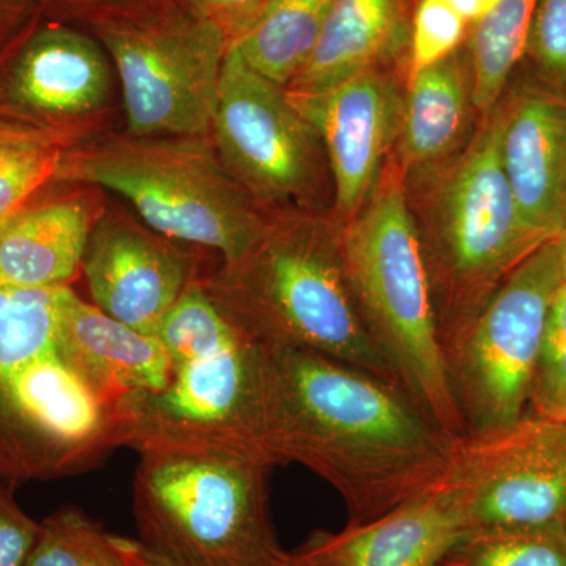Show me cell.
I'll use <instances>...</instances> for the list:
<instances>
[{"label":"cell","mask_w":566,"mask_h":566,"mask_svg":"<svg viewBox=\"0 0 566 566\" xmlns=\"http://www.w3.org/2000/svg\"><path fill=\"white\" fill-rule=\"evenodd\" d=\"M281 566H333L326 564V562L319 560L318 557L312 556L307 551H304L303 547L294 551V553H286L285 558H283Z\"/></svg>","instance_id":"obj_38"},{"label":"cell","mask_w":566,"mask_h":566,"mask_svg":"<svg viewBox=\"0 0 566 566\" xmlns=\"http://www.w3.org/2000/svg\"><path fill=\"white\" fill-rule=\"evenodd\" d=\"M505 115L472 142L446 180L424 252L444 354L542 241L527 229L502 159Z\"/></svg>","instance_id":"obj_6"},{"label":"cell","mask_w":566,"mask_h":566,"mask_svg":"<svg viewBox=\"0 0 566 566\" xmlns=\"http://www.w3.org/2000/svg\"><path fill=\"white\" fill-rule=\"evenodd\" d=\"M526 55L546 80L566 88V0H536Z\"/></svg>","instance_id":"obj_31"},{"label":"cell","mask_w":566,"mask_h":566,"mask_svg":"<svg viewBox=\"0 0 566 566\" xmlns=\"http://www.w3.org/2000/svg\"><path fill=\"white\" fill-rule=\"evenodd\" d=\"M57 354L115 409L129 398L158 392L172 379V364L158 338L111 318L71 286L63 294Z\"/></svg>","instance_id":"obj_16"},{"label":"cell","mask_w":566,"mask_h":566,"mask_svg":"<svg viewBox=\"0 0 566 566\" xmlns=\"http://www.w3.org/2000/svg\"><path fill=\"white\" fill-rule=\"evenodd\" d=\"M290 98L324 145L338 216L352 221L374 196L387 151L400 136L405 99L397 84L374 69L331 91Z\"/></svg>","instance_id":"obj_14"},{"label":"cell","mask_w":566,"mask_h":566,"mask_svg":"<svg viewBox=\"0 0 566 566\" xmlns=\"http://www.w3.org/2000/svg\"><path fill=\"white\" fill-rule=\"evenodd\" d=\"M41 0H0V59L43 20Z\"/></svg>","instance_id":"obj_34"},{"label":"cell","mask_w":566,"mask_h":566,"mask_svg":"<svg viewBox=\"0 0 566 566\" xmlns=\"http://www.w3.org/2000/svg\"><path fill=\"white\" fill-rule=\"evenodd\" d=\"M439 486L471 532L566 521V420L527 411L460 439Z\"/></svg>","instance_id":"obj_11"},{"label":"cell","mask_w":566,"mask_h":566,"mask_svg":"<svg viewBox=\"0 0 566 566\" xmlns=\"http://www.w3.org/2000/svg\"><path fill=\"white\" fill-rule=\"evenodd\" d=\"M25 566H126L112 534L77 506L59 509L41 521L39 542Z\"/></svg>","instance_id":"obj_28"},{"label":"cell","mask_w":566,"mask_h":566,"mask_svg":"<svg viewBox=\"0 0 566 566\" xmlns=\"http://www.w3.org/2000/svg\"><path fill=\"white\" fill-rule=\"evenodd\" d=\"M333 0H273L229 48L256 73L289 87L314 52Z\"/></svg>","instance_id":"obj_22"},{"label":"cell","mask_w":566,"mask_h":566,"mask_svg":"<svg viewBox=\"0 0 566 566\" xmlns=\"http://www.w3.org/2000/svg\"><path fill=\"white\" fill-rule=\"evenodd\" d=\"M469 532L438 485L368 523L315 532L301 547L333 566H441Z\"/></svg>","instance_id":"obj_17"},{"label":"cell","mask_w":566,"mask_h":566,"mask_svg":"<svg viewBox=\"0 0 566 566\" xmlns=\"http://www.w3.org/2000/svg\"><path fill=\"white\" fill-rule=\"evenodd\" d=\"M156 338L169 356L172 374L185 365L252 340L212 300L203 279H196L185 290L164 318Z\"/></svg>","instance_id":"obj_25"},{"label":"cell","mask_w":566,"mask_h":566,"mask_svg":"<svg viewBox=\"0 0 566 566\" xmlns=\"http://www.w3.org/2000/svg\"><path fill=\"white\" fill-rule=\"evenodd\" d=\"M264 364L266 346L248 340L177 368L164 389L118 406L123 447L264 450Z\"/></svg>","instance_id":"obj_10"},{"label":"cell","mask_w":566,"mask_h":566,"mask_svg":"<svg viewBox=\"0 0 566 566\" xmlns=\"http://www.w3.org/2000/svg\"><path fill=\"white\" fill-rule=\"evenodd\" d=\"M453 7L464 18L469 25L485 18L501 0H449Z\"/></svg>","instance_id":"obj_37"},{"label":"cell","mask_w":566,"mask_h":566,"mask_svg":"<svg viewBox=\"0 0 566 566\" xmlns=\"http://www.w3.org/2000/svg\"><path fill=\"white\" fill-rule=\"evenodd\" d=\"M441 566H566V521L469 532Z\"/></svg>","instance_id":"obj_26"},{"label":"cell","mask_w":566,"mask_h":566,"mask_svg":"<svg viewBox=\"0 0 566 566\" xmlns=\"http://www.w3.org/2000/svg\"><path fill=\"white\" fill-rule=\"evenodd\" d=\"M65 150L61 137L0 123V219L54 181Z\"/></svg>","instance_id":"obj_27"},{"label":"cell","mask_w":566,"mask_h":566,"mask_svg":"<svg viewBox=\"0 0 566 566\" xmlns=\"http://www.w3.org/2000/svg\"><path fill=\"white\" fill-rule=\"evenodd\" d=\"M81 273L95 307L153 337L199 279L191 255L172 240L115 214L102 216L93 227Z\"/></svg>","instance_id":"obj_15"},{"label":"cell","mask_w":566,"mask_h":566,"mask_svg":"<svg viewBox=\"0 0 566 566\" xmlns=\"http://www.w3.org/2000/svg\"><path fill=\"white\" fill-rule=\"evenodd\" d=\"M558 249H560L562 268H564V275L566 281V222L564 229L557 238Z\"/></svg>","instance_id":"obj_39"},{"label":"cell","mask_w":566,"mask_h":566,"mask_svg":"<svg viewBox=\"0 0 566 566\" xmlns=\"http://www.w3.org/2000/svg\"><path fill=\"white\" fill-rule=\"evenodd\" d=\"M55 182L118 193L153 232L243 259L266 222L251 197L226 172L210 136L109 137L66 148Z\"/></svg>","instance_id":"obj_5"},{"label":"cell","mask_w":566,"mask_h":566,"mask_svg":"<svg viewBox=\"0 0 566 566\" xmlns=\"http://www.w3.org/2000/svg\"><path fill=\"white\" fill-rule=\"evenodd\" d=\"M77 28L109 54L128 134L210 136L229 40L175 0H153Z\"/></svg>","instance_id":"obj_7"},{"label":"cell","mask_w":566,"mask_h":566,"mask_svg":"<svg viewBox=\"0 0 566 566\" xmlns=\"http://www.w3.org/2000/svg\"><path fill=\"white\" fill-rule=\"evenodd\" d=\"M472 104L468 55L457 50L441 62L411 74L401 120V159L411 169L441 161L455 148Z\"/></svg>","instance_id":"obj_21"},{"label":"cell","mask_w":566,"mask_h":566,"mask_svg":"<svg viewBox=\"0 0 566 566\" xmlns=\"http://www.w3.org/2000/svg\"><path fill=\"white\" fill-rule=\"evenodd\" d=\"M535 3L536 0H501L472 25L468 63L476 109H493L513 70L526 55Z\"/></svg>","instance_id":"obj_23"},{"label":"cell","mask_w":566,"mask_h":566,"mask_svg":"<svg viewBox=\"0 0 566 566\" xmlns=\"http://www.w3.org/2000/svg\"><path fill=\"white\" fill-rule=\"evenodd\" d=\"M409 36L408 0H333L322 35L286 91L315 95L378 69Z\"/></svg>","instance_id":"obj_20"},{"label":"cell","mask_w":566,"mask_h":566,"mask_svg":"<svg viewBox=\"0 0 566 566\" xmlns=\"http://www.w3.org/2000/svg\"><path fill=\"white\" fill-rule=\"evenodd\" d=\"M39 193L0 219V283L65 289L82 271L99 216L82 192Z\"/></svg>","instance_id":"obj_19"},{"label":"cell","mask_w":566,"mask_h":566,"mask_svg":"<svg viewBox=\"0 0 566 566\" xmlns=\"http://www.w3.org/2000/svg\"><path fill=\"white\" fill-rule=\"evenodd\" d=\"M338 238L354 300L401 389L442 430L464 438L423 240L400 185L389 180L376 189Z\"/></svg>","instance_id":"obj_4"},{"label":"cell","mask_w":566,"mask_h":566,"mask_svg":"<svg viewBox=\"0 0 566 566\" xmlns=\"http://www.w3.org/2000/svg\"><path fill=\"white\" fill-rule=\"evenodd\" d=\"M264 450L139 452L134 516L139 542L174 566H281L268 513Z\"/></svg>","instance_id":"obj_3"},{"label":"cell","mask_w":566,"mask_h":566,"mask_svg":"<svg viewBox=\"0 0 566 566\" xmlns=\"http://www.w3.org/2000/svg\"><path fill=\"white\" fill-rule=\"evenodd\" d=\"M502 159L521 218L542 243L566 222V98L531 92L505 114Z\"/></svg>","instance_id":"obj_18"},{"label":"cell","mask_w":566,"mask_h":566,"mask_svg":"<svg viewBox=\"0 0 566 566\" xmlns=\"http://www.w3.org/2000/svg\"><path fill=\"white\" fill-rule=\"evenodd\" d=\"M528 411L547 419L566 420V281L554 294L547 314Z\"/></svg>","instance_id":"obj_29"},{"label":"cell","mask_w":566,"mask_h":566,"mask_svg":"<svg viewBox=\"0 0 566 566\" xmlns=\"http://www.w3.org/2000/svg\"><path fill=\"white\" fill-rule=\"evenodd\" d=\"M13 488L0 479V566H25L41 531L18 504Z\"/></svg>","instance_id":"obj_32"},{"label":"cell","mask_w":566,"mask_h":566,"mask_svg":"<svg viewBox=\"0 0 566 566\" xmlns=\"http://www.w3.org/2000/svg\"><path fill=\"white\" fill-rule=\"evenodd\" d=\"M112 69L92 33L43 18L0 59V123L66 142L74 123L109 99Z\"/></svg>","instance_id":"obj_13"},{"label":"cell","mask_w":566,"mask_h":566,"mask_svg":"<svg viewBox=\"0 0 566 566\" xmlns=\"http://www.w3.org/2000/svg\"><path fill=\"white\" fill-rule=\"evenodd\" d=\"M66 289H25L0 283V378L57 352Z\"/></svg>","instance_id":"obj_24"},{"label":"cell","mask_w":566,"mask_h":566,"mask_svg":"<svg viewBox=\"0 0 566 566\" xmlns=\"http://www.w3.org/2000/svg\"><path fill=\"white\" fill-rule=\"evenodd\" d=\"M468 22L449 0H417L411 18V74L460 50Z\"/></svg>","instance_id":"obj_30"},{"label":"cell","mask_w":566,"mask_h":566,"mask_svg":"<svg viewBox=\"0 0 566 566\" xmlns=\"http://www.w3.org/2000/svg\"><path fill=\"white\" fill-rule=\"evenodd\" d=\"M210 139L226 172L249 197L290 202L312 188L319 142L282 85L229 48Z\"/></svg>","instance_id":"obj_12"},{"label":"cell","mask_w":566,"mask_h":566,"mask_svg":"<svg viewBox=\"0 0 566 566\" xmlns=\"http://www.w3.org/2000/svg\"><path fill=\"white\" fill-rule=\"evenodd\" d=\"M565 281L557 240L536 249L447 348L464 438L501 430L528 411L547 314Z\"/></svg>","instance_id":"obj_8"},{"label":"cell","mask_w":566,"mask_h":566,"mask_svg":"<svg viewBox=\"0 0 566 566\" xmlns=\"http://www.w3.org/2000/svg\"><path fill=\"white\" fill-rule=\"evenodd\" d=\"M458 441L395 382L311 349L266 348L264 450L329 483L348 524L438 486Z\"/></svg>","instance_id":"obj_1"},{"label":"cell","mask_w":566,"mask_h":566,"mask_svg":"<svg viewBox=\"0 0 566 566\" xmlns=\"http://www.w3.org/2000/svg\"><path fill=\"white\" fill-rule=\"evenodd\" d=\"M123 447L122 417L57 352L0 378V479L76 475Z\"/></svg>","instance_id":"obj_9"},{"label":"cell","mask_w":566,"mask_h":566,"mask_svg":"<svg viewBox=\"0 0 566 566\" xmlns=\"http://www.w3.org/2000/svg\"><path fill=\"white\" fill-rule=\"evenodd\" d=\"M112 543L117 549L126 566H174L163 557L156 556L139 539L128 538V536L112 535Z\"/></svg>","instance_id":"obj_36"},{"label":"cell","mask_w":566,"mask_h":566,"mask_svg":"<svg viewBox=\"0 0 566 566\" xmlns=\"http://www.w3.org/2000/svg\"><path fill=\"white\" fill-rule=\"evenodd\" d=\"M193 17L210 22L232 41L273 0H175Z\"/></svg>","instance_id":"obj_33"},{"label":"cell","mask_w":566,"mask_h":566,"mask_svg":"<svg viewBox=\"0 0 566 566\" xmlns=\"http://www.w3.org/2000/svg\"><path fill=\"white\" fill-rule=\"evenodd\" d=\"M153 0H41L44 17L50 20L82 25L99 14L132 9Z\"/></svg>","instance_id":"obj_35"},{"label":"cell","mask_w":566,"mask_h":566,"mask_svg":"<svg viewBox=\"0 0 566 566\" xmlns=\"http://www.w3.org/2000/svg\"><path fill=\"white\" fill-rule=\"evenodd\" d=\"M203 282L212 300L256 344L311 349L400 386L365 326L340 238L326 223H266L243 259L223 264Z\"/></svg>","instance_id":"obj_2"}]
</instances>
